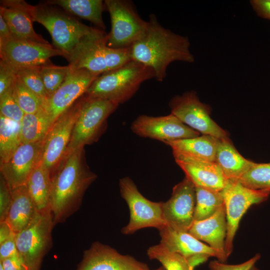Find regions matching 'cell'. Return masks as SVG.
Segmentation results:
<instances>
[{
    "label": "cell",
    "mask_w": 270,
    "mask_h": 270,
    "mask_svg": "<svg viewBox=\"0 0 270 270\" xmlns=\"http://www.w3.org/2000/svg\"><path fill=\"white\" fill-rule=\"evenodd\" d=\"M83 148L66 154L51 175L50 206L54 226L77 212L96 175L85 166Z\"/></svg>",
    "instance_id": "6da1fadb"
},
{
    "label": "cell",
    "mask_w": 270,
    "mask_h": 270,
    "mask_svg": "<svg viewBox=\"0 0 270 270\" xmlns=\"http://www.w3.org/2000/svg\"><path fill=\"white\" fill-rule=\"evenodd\" d=\"M148 28L143 36L130 48L132 60L150 68L155 78L162 82L168 65L176 61L193 63L188 38L166 28L154 14H150Z\"/></svg>",
    "instance_id": "7a4b0ae2"
},
{
    "label": "cell",
    "mask_w": 270,
    "mask_h": 270,
    "mask_svg": "<svg viewBox=\"0 0 270 270\" xmlns=\"http://www.w3.org/2000/svg\"><path fill=\"white\" fill-rule=\"evenodd\" d=\"M108 34L96 28L74 48L67 58L68 66L85 69L100 76L132 60L130 48H114L107 45Z\"/></svg>",
    "instance_id": "3957f363"
},
{
    "label": "cell",
    "mask_w": 270,
    "mask_h": 270,
    "mask_svg": "<svg viewBox=\"0 0 270 270\" xmlns=\"http://www.w3.org/2000/svg\"><path fill=\"white\" fill-rule=\"evenodd\" d=\"M155 78L154 70L132 60L114 70L98 76L86 94L112 101L118 104L130 99L144 81Z\"/></svg>",
    "instance_id": "277c9868"
},
{
    "label": "cell",
    "mask_w": 270,
    "mask_h": 270,
    "mask_svg": "<svg viewBox=\"0 0 270 270\" xmlns=\"http://www.w3.org/2000/svg\"><path fill=\"white\" fill-rule=\"evenodd\" d=\"M28 11L34 22L40 24L48 30L55 48L64 52L66 59L82 38L96 28L47 2L38 6L29 4Z\"/></svg>",
    "instance_id": "5b68a950"
},
{
    "label": "cell",
    "mask_w": 270,
    "mask_h": 270,
    "mask_svg": "<svg viewBox=\"0 0 270 270\" xmlns=\"http://www.w3.org/2000/svg\"><path fill=\"white\" fill-rule=\"evenodd\" d=\"M111 20L107 45L114 48H130L144 34L148 22L142 20L132 3L124 0H106Z\"/></svg>",
    "instance_id": "8992f818"
},
{
    "label": "cell",
    "mask_w": 270,
    "mask_h": 270,
    "mask_svg": "<svg viewBox=\"0 0 270 270\" xmlns=\"http://www.w3.org/2000/svg\"><path fill=\"white\" fill-rule=\"evenodd\" d=\"M86 95L80 101L78 115L66 154L94 142L106 118L119 106L108 100Z\"/></svg>",
    "instance_id": "52a82bcc"
},
{
    "label": "cell",
    "mask_w": 270,
    "mask_h": 270,
    "mask_svg": "<svg viewBox=\"0 0 270 270\" xmlns=\"http://www.w3.org/2000/svg\"><path fill=\"white\" fill-rule=\"evenodd\" d=\"M54 228L49 210L39 213L26 228L15 234L18 254L29 270H39L44 256L52 248Z\"/></svg>",
    "instance_id": "ba28073f"
},
{
    "label": "cell",
    "mask_w": 270,
    "mask_h": 270,
    "mask_svg": "<svg viewBox=\"0 0 270 270\" xmlns=\"http://www.w3.org/2000/svg\"><path fill=\"white\" fill-rule=\"evenodd\" d=\"M122 197L126 202L130 213L128 224L122 232L130 234L146 228L159 230L166 224L163 214V202H154L144 198L134 182L126 176L120 180Z\"/></svg>",
    "instance_id": "9c48e42d"
},
{
    "label": "cell",
    "mask_w": 270,
    "mask_h": 270,
    "mask_svg": "<svg viewBox=\"0 0 270 270\" xmlns=\"http://www.w3.org/2000/svg\"><path fill=\"white\" fill-rule=\"evenodd\" d=\"M221 192L226 214L225 249L228 258L232 252L233 241L242 216L252 206L266 200L270 192L251 190L238 180H228Z\"/></svg>",
    "instance_id": "30bf717a"
},
{
    "label": "cell",
    "mask_w": 270,
    "mask_h": 270,
    "mask_svg": "<svg viewBox=\"0 0 270 270\" xmlns=\"http://www.w3.org/2000/svg\"><path fill=\"white\" fill-rule=\"evenodd\" d=\"M171 114L184 124L202 134L220 140L228 138L226 132L210 116V107L201 102L194 91L177 95L170 102Z\"/></svg>",
    "instance_id": "8fae6325"
},
{
    "label": "cell",
    "mask_w": 270,
    "mask_h": 270,
    "mask_svg": "<svg viewBox=\"0 0 270 270\" xmlns=\"http://www.w3.org/2000/svg\"><path fill=\"white\" fill-rule=\"evenodd\" d=\"M80 102L54 123L42 142L41 164L52 174L65 156L77 120Z\"/></svg>",
    "instance_id": "7c38bea8"
},
{
    "label": "cell",
    "mask_w": 270,
    "mask_h": 270,
    "mask_svg": "<svg viewBox=\"0 0 270 270\" xmlns=\"http://www.w3.org/2000/svg\"><path fill=\"white\" fill-rule=\"evenodd\" d=\"M136 135L166 143L200 136V132L190 128L172 114L160 116H138L131 124Z\"/></svg>",
    "instance_id": "4fadbf2b"
},
{
    "label": "cell",
    "mask_w": 270,
    "mask_h": 270,
    "mask_svg": "<svg viewBox=\"0 0 270 270\" xmlns=\"http://www.w3.org/2000/svg\"><path fill=\"white\" fill-rule=\"evenodd\" d=\"M98 76L85 69L69 67L64 82L58 90L47 99L44 107L53 124L78 98L86 94Z\"/></svg>",
    "instance_id": "5bb4252c"
},
{
    "label": "cell",
    "mask_w": 270,
    "mask_h": 270,
    "mask_svg": "<svg viewBox=\"0 0 270 270\" xmlns=\"http://www.w3.org/2000/svg\"><path fill=\"white\" fill-rule=\"evenodd\" d=\"M65 54L50 44H44L28 40L13 38L0 44V60L9 65L16 67L41 66L50 58Z\"/></svg>",
    "instance_id": "9a60e30c"
},
{
    "label": "cell",
    "mask_w": 270,
    "mask_h": 270,
    "mask_svg": "<svg viewBox=\"0 0 270 270\" xmlns=\"http://www.w3.org/2000/svg\"><path fill=\"white\" fill-rule=\"evenodd\" d=\"M196 204V187L185 177L174 187L170 198L163 202L166 224L172 228L188 232L194 220Z\"/></svg>",
    "instance_id": "2e32d148"
},
{
    "label": "cell",
    "mask_w": 270,
    "mask_h": 270,
    "mask_svg": "<svg viewBox=\"0 0 270 270\" xmlns=\"http://www.w3.org/2000/svg\"><path fill=\"white\" fill-rule=\"evenodd\" d=\"M43 140L21 144L6 162L0 164V175L11 188L26 184L40 161Z\"/></svg>",
    "instance_id": "e0dca14e"
},
{
    "label": "cell",
    "mask_w": 270,
    "mask_h": 270,
    "mask_svg": "<svg viewBox=\"0 0 270 270\" xmlns=\"http://www.w3.org/2000/svg\"><path fill=\"white\" fill-rule=\"evenodd\" d=\"M147 266L124 255L109 246L96 242L84 252L77 270H142Z\"/></svg>",
    "instance_id": "ac0fdd59"
},
{
    "label": "cell",
    "mask_w": 270,
    "mask_h": 270,
    "mask_svg": "<svg viewBox=\"0 0 270 270\" xmlns=\"http://www.w3.org/2000/svg\"><path fill=\"white\" fill-rule=\"evenodd\" d=\"M176 164L196 187L221 191L227 180L216 162L172 152Z\"/></svg>",
    "instance_id": "d6986e66"
},
{
    "label": "cell",
    "mask_w": 270,
    "mask_h": 270,
    "mask_svg": "<svg viewBox=\"0 0 270 270\" xmlns=\"http://www.w3.org/2000/svg\"><path fill=\"white\" fill-rule=\"evenodd\" d=\"M226 219L224 205L211 216L202 220H194L188 232L200 242H204L216 254V258L224 262L228 259L225 245Z\"/></svg>",
    "instance_id": "ffe728a7"
},
{
    "label": "cell",
    "mask_w": 270,
    "mask_h": 270,
    "mask_svg": "<svg viewBox=\"0 0 270 270\" xmlns=\"http://www.w3.org/2000/svg\"><path fill=\"white\" fill-rule=\"evenodd\" d=\"M28 4L22 0H0V15L14 38L50 44L34 30V21L28 11Z\"/></svg>",
    "instance_id": "44dd1931"
},
{
    "label": "cell",
    "mask_w": 270,
    "mask_h": 270,
    "mask_svg": "<svg viewBox=\"0 0 270 270\" xmlns=\"http://www.w3.org/2000/svg\"><path fill=\"white\" fill-rule=\"evenodd\" d=\"M158 230L161 238L160 242L170 251L180 254L186 260L201 254L216 258L214 250L188 232L172 228L166 224Z\"/></svg>",
    "instance_id": "7402d4cb"
},
{
    "label": "cell",
    "mask_w": 270,
    "mask_h": 270,
    "mask_svg": "<svg viewBox=\"0 0 270 270\" xmlns=\"http://www.w3.org/2000/svg\"><path fill=\"white\" fill-rule=\"evenodd\" d=\"M11 190V203L4 222L16 234L26 228L40 212L30 195L26 184Z\"/></svg>",
    "instance_id": "603a6c76"
},
{
    "label": "cell",
    "mask_w": 270,
    "mask_h": 270,
    "mask_svg": "<svg viewBox=\"0 0 270 270\" xmlns=\"http://www.w3.org/2000/svg\"><path fill=\"white\" fill-rule=\"evenodd\" d=\"M215 162L226 180H237L254 164L244 158L228 138L220 140Z\"/></svg>",
    "instance_id": "cb8c5ba5"
},
{
    "label": "cell",
    "mask_w": 270,
    "mask_h": 270,
    "mask_svg": "<svg viewBox=\"0 0 270 270\" xmlns=\"http://www.w3.org/2000/svg\"><path fill=\"white\" fill-rule=\"evenodd\" d=\"M220 139L209 135L179 140L166 143L172 152L178 153L199 160L215 162Z\"/></svg>",
    "instance_id": "d4e9b609"
},
{
    "label": "cell",
    "mask_w": 270,
    "mask_h": 270,
    "mask_svg": "<svg viewBox=\"0 0 270 270\" xmlns=\"http://www.w3.org/2000/svg\"><path fill=\"white\" fill-rule=\"evenodd\" d=\"M46 2L60 6L67 12L88 20L102 30L106 28L102 16L105 5L102 0H52Z\"/></svg>",
    "instance_id": "484cf974"
},
{
    "label": "cell",
    "mask_w": 270,
    "mask_h": 270,
    "mask_svg": "<svg viewBox=\"0 0 270 270\" xmlns=\"http://www.w3.org/2000/svg\"><path fill=\"white\" fill-rule=\"evenodd\" d=\"M51 176L40 163L34 169L26 184L30 195L40 213L50 209Z\"/></svg>",
    "instance_id": "4316f807"
},
{
    "label": "cell",
    "mask_w": 270,
    "mask_h": 270,
    "mask_svg": "<svg viewBox=\"0 0 270 270\" xmlns=\"http://www.w3.org/2000/svg\"><path fill=\"white\" fill-rule=\"evenodd\" d=\"M20 122L22 144L42 141L53 124L44 108L36 113L24 114Z\"/></svg>",
    "instance_id": "83f0119b"
},
{
    "label": "cell",
    "mask_w": 270,
    "mask_h": 270,
    "mask_svg": "<svg viewBox=\"0 0 270 270\" xmlns=\"http://www.w3.org/2000/svg\"><path fill=\"white\" fill-rule=\"evenodd\" d=\"M22 144L20 122L0 115V160L6 162Z\"/></svg>",
    "instance_id": "f1b7e54d"
},
{
    "label": "cell",
    "mask_w": 270,
    "mask_h": 270,
    "mask_svg": "<svg viewBox=\"0 0 270 270\" xmlns=\"http://www.w3.org/2000/svg\"><path fill=\"white\" fill-rule=\"evenodd\" d=\"M196 192L194 220L200 221L210 218L224 204L221 191L196 187Z\"/></svg>",
    "instance_id": "f546056e"
},
{
    "label": "cell",
    "mask_w": 270,
    "mask_h": 270,
    "mask_svg": "<svg viewBox=\"0 0 270 270\" xmlns=\"http://www.w3.org/2000/svg\"><path fill=\"white\" fill-rule=\"evenodd\" d=\"M147 254L150 260L160 262L166 270H194L185 258L170 251L160 242L150 247Z\"/></svg>",
    "instance_id": "4dcf8cb0"
},
{
    "label": "cell",
    "mask_w": 270,
    "mask_h": 270,
    "mask_svg": "<svg viewBox=\"0 0 270 270\" xmlns=\"http://www.w3.org/2000/svg\"><path fill=\"white\" fill-rule=\"evenodd\" d=\"M237 180L250 189L270 192V163L254 162Z\"/></svg>",
    "instance_id": "1f68e13d"
},
{
    "label": "cell",
    "mask_w": 270,
    "mask_h": 270,
    "mask_svg": "<svg viewBox=\"0 0 270 270\" xmlns=\"http://www.w3.org/2000/svg\"><path fill=\"white\" fill-rule=\"evenodd\" d=\"M9 66L12 69L16 78L42 100L44 106L48 98L40 74V66L16 67Z\"/></svg>",
    "instance_id": "d6a6232c"
},
{
    "label": "cell",
    "mask_w": 270,
    "mask_h": 270,
    "mask_svg": "<svg viewBox=\"0 0 270 270\" xmlns=\"http://www.w3.org/2000/svg\"><path fill=\"white\" fill-rule=\"evenodd\" d=\"M69 70V66H58L50 61L40 67V74L48 98L61 86Z\"/></svg>",
    "instance_id": "836d02e7"
},
{
    "label": "cell",
    "mask_w": 270,
    "mask_h": 270,
    "mask_svg": "<svg viewBox=\"0 0 270 270\" xmlns=\"http://www.w3.org/2000/svg\"><path fill=\"white\" fill-rule=\"evenodd\" d=\"M14 94L18 104L24 114L36 113L44 106L42 100L16 78L14 86Z\"/></svg>",
    "instance_id": "e575fe53"
},
{
    "label": "cell",
    "mask_w": 270,
    "mask_h": 270,
    "mask_svg": "<svg viewBox=\"0 0 270 270\" xmlns=\"http://www.w3.org/2000/svg\"><path fill=\"white\" fill-rule=\"evenodd\" d=\"M0 115L17 122L22 120L24 113L16 100L14 87L0 96Z\"/></svg>",
    "instance_id": "d590c367"
},
{
    "label": "cell",
    "mask_w": 270,
    "mask_h": 270,
    "mask_svg": "<svg viewBox=\"0 0 270 270\" xmlns=\"http://www.w3.org/2000/svg\"><path fill=\"white\" fill-rule=\"evenodd\" d=\"M16 80L12 68L5 62H0V96L12 89Z\"/></svg>",
    "instance_id": "8d00e7d4"
},
{
    "label": "cell",
    "mask_w": 270,
    "mask_h": 270,
    "mask_svg": "<svg viewBox=\"0 0 270 270\" xmlns=\"http://www.w3.org/2000/svg\"><path fill=\"white\" fill-rule=\"evenodd\" d=\"M260 258V254H257L250 260L238 264H228L219 260H213L210 262L209 268L211 270H250Z\"/></svg>",
    "instance_id": "74e56055"
},
{
    "label": "cell",
    "mask_w": 270,
    "mask_h": 270,
    "mask_svg": "<svg viewBox=\"0 0 270 270\" xmlns=\"http://www.w3.org/2000/svg\"><path fill=\"white\" fill-rule=\"evenodd\" d=\"M12 200V190L4 178L0 179V222H4Z\"/></svg>",
    "instance_id": "f35d334b"
},
{
    "label": "cell",
    "mask_w": 270,
    "mask_h": 270,
    "mask_svg": "<svg viewBox=\"0 0 270 270\" xmlns=\"http://www.w3.org/2000/svg\"><path fill=\"white\" fill-rule=\"evenodd\" d=\"M18 254L15 234L13 233L8 239L0 244V260L3 261Z\"/></svg>",
    "instance_id": "ab89813d"
},
{
    "label": "cell",
    "mask_w": 270,
    "mask_h": 270,
    "mask_svg": "<svg viewBox=\"0 0 270 270\" xmlns=\"http://www.w3.org/2000/svg\"><path fill=\"white\" fill-rule=\"evenodd\" d=\"M250 4L258 16L270 20V0H252Z\"/></svg>",
    "instance_id": "60d3db41"
},
{
    "label": "cell",
    "mask_w": 270,
    "mask_h": 270,
    "mask_svg": "<svg viewBox=\"0 0 270 270\" xmlns=\"http://www.w3.org/2000/svg\"><path fill=\"white\" fill-rule=\"evenodd\" d=\"M1 262L2 263L4 270H29L18 254Z\"/></svg>",
    "instance_id": "b9f144b4"
},
{
    "label": "cell",
    "mask_w": 270,
    "mask_h": 270,
    "mask_svg": "<svg viewBox=\"0 0 270 270\" xmlns=\"http://www.w3.org/2000/svg\"><path fill=\"white\" fill-rule=\"evenodd\" d=\"M14 38L6 21L2 16L0 15V44Z\"/></svg>",
    "instance_id": "7bdbcfd3"
},
{
    "label": "cell",
    "mask_w": 270,
    "mask_h": 270,
    "mask_svg": "<svg viewBox=\"0 0 270 270\" xmlns=\"http://www.w3.org/2000/svg\"><path fill=\"white\" fill-rule=\"evenodd\" d=\"M14 233L10 226L6 222H0V244L8 239Z\"/></svg>",
    "instance_id": "ee69618b"
},
{
    "label": "cell",
    "mask_w": 270,
    "mask_h": 270,
    "mask_svg": "<svg viewBox=\"0 0 270 270\" xmlns=\"http://www.w3.org/2000/svg\"><path fill=\"white\" fill-rule=\"evenodd\" d=\"M142 270H150L148 269V268H146L143 269ZM153 270H166L163 266H162V267H160V268H158L157 269Z\"/></svg>",
    "instance_id": "f6af8a7d"
},
{
    "label": "cell",
    "mask_w": 270,
    "mask_h": 270,
    "mask_svg": "<svg viewBox=\"0 0 270 270\" xmlns=\"http://www.w3.org/2000/svg\"><path fill=\"white\" fill-rule=\"evenodd\" d=\"M0 270H4L2 263L1 261H0Z\"/></svg>",
    "instance_id": "bcb514c9"
},
{
    "label": "cell",
    "mask_w": 270,
    "mask_h": 270,
    "mask_svg": "<svg viewBox=\"0 0 270 270\" xmlns=\"http://www.w3.org/2000/svg\"><path fill=\"white\" fill-rule=\"evenodd\" d=\"M250 270H259L258 268L256 267L255 266H254Z\"/></svg>",
    "instance_id": "7dc6e473"
}]
</instances>
